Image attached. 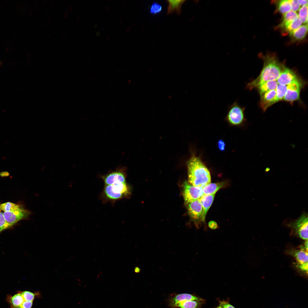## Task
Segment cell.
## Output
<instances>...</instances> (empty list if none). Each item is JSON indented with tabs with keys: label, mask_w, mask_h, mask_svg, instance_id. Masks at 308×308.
I'll return each mask as SVG.
<instances>
[{
	"label": "cell",
	"mask_w": 308,
	"mask_h": 308,
	"mask_svg": "<svg viewBox=\"0 0 308 308\" xmlns=\"http://www.w3.org/2000/svg\"><path fill=\"white\" fill-rule=\"evenodd\" d=\"M224 182L210 183L203 187V194L205 195L215 194L220 189L225 185Z\"/></svg>",
	"instance_id": "cell-18"
},
{
	"label": "cell",
	"mask_w": 308,
	"mask_h": 308,
	"mask_svg": "<svg viewBox=\"0 0 308 308\" xmlns=\"http://www.w3.org/2000/svg\"><path fill=\"white\" fill-rule=\"evenodd\" d=\"M278 85V83L277 80H270L261 84L257 88L261 96L268 91L276 90Z\"/></svg>",
	"instance_id": "cell-17"
},
{
	"label": "cell",
	"mask_w": 308,
	"mask_h": 308,
	"mask_svg": "<svg viewBox=\"0 0 308 308\" xmlns=\"http://www.w3.org/2000/svg\"><path fill=\"white\" fill-rule=\"evenodd\" d=\"M185 0H167L168 3L167 14H170L175 12L180 15L181 12V7Z\"/></svg>",
	"instance_id": "cell-16"
},
{
	"label": "cell",
	"mask_w": 308,
	"mask_h": 308,
	"mask_svg": "<svg viewBox=\"0 0 308 308\" xmlns=\"http://www.w3.org/2000/svg\"><path fill=\"white\" fill-rule=\"evenodd\" d=\"M127 169L125 167H119L116 170L102 176L105 185H111L117 182H126Z\"/></svg>",
	"instance_id": "cell-8"
},
{
	"label": "cell",
	"mask_w": 308,
	"mask_h": 308,
	"mask_svg": "<svg viewBox=\"0 0 308 308\" xmlns=\"http://www.w3.org/2000/svg\"><path fill=\"white\" fill-rule=\"evenodd\" d=\"M24 301L21 293L16 294L10 299V303L12 308H19Z\"/></svg>",
	"instance_id": "cell-22"
},
{
	"label": "cell",
	"mask_w": 308,
	"mask_h": 308,
	"mask_svg": "<svg viewBox=\"0 0 308 308\" xmlns=\"http://www.w3.org/2000/svg\"><path fill=\"white\" fill-rule=\"evenodd\" d=\"M302 85L299 79L287 85V90L282 100L290 102L299 100Z\"/></svg>",
	"instance_id": "cell-9"
},
{
	"label": "cell",
	"mask_w": 308,
	"mask_h": 308,
	"mask_svg": "<svg viewBox=\"0 0 308 308\" xmlns=\"http://www.w3.org/2000/svg\"><path fill=\"white\" fill-rule=\"evenodd\" d=\"M298 17L297 13L291 10L283 15V20L279 27L285 29L295 19Z\"/></svg>",
	"instance_id": "cell-19"
},
{
	"label": "cell",
	"mask_w": 308,
	"mask_h": 308,
	"mask_svg": "<svg viewBox=\"0 0 308 308\" xmlns=\"http://www.w3.org/2000/svg\"><path fill=\"white\" fill-rule=\"evenodd\" d=\"M299 80L294 72L285 67L277 80L278 84L288 85Z\"/></svg>",
	"instance_id": "cell-13"
},
{
	"label": "cell",
	"mask_w": 308,
	"mask_h": 308,
	"mask_svg": "<svg viewBox=\"0 0 308 308\" xmlns=\"http://www.w3.org/2000/svg\"><path fill=\"white\" fill-rule=\"evenodd\" d=\"M228 111L226 119L233 125H239L245 121L244 110L245 108L240 105L237 101H235L228 107Z\"/></svg>",
	"instance_id": "cell-4"
},
{
	"label": "cell",
	"mask_w": 308,
	"mask_h": 308,
	"mask_svg": "<svg viewBox=\"0 0 308 308\" xmlns=\"http://www.w3.org/2000/svg\"><path fill=\"white\" fill-rule=\"evenodd\" d=\"M218 146L220 151L224 150L225 147V144L224 142L222 139L219 140L218 143Z\"/></svg>",
	"instance_id": "cell-34"
},
{
	"label": "cell",
	"mask_w": 308,
	"mask_h": 308,
	"mask_svg": "<svg viewBox=\"0 0 308 308\" xmlns=\"http://www.w3.org/2000/svg\"><path fill=\"white\" fill-rule=\"evenodd\" d=\"M219 305L222 308H235L228 301H220Z\"/></svg>",
	"instance_id": "cell-32"
},
{
	"label": "cell",
	"mask_w": 308,
	"mask_h": 308,
	"mask_svg": "<svg viewBox=\"0 0 308 308\" xmlns=\"http://www.w3.org/2000/svg\"><path fill=\"white\" fill-rule=\"evenodd\" d=\"M302 23L301 21L298 17L295 19L285 29L286 32L289 33L290 34L299 27Z\"/></svg>",
	"instance_id": "cell-26"
},
{
	"label": "cell",
	"mask_w": 308,
	"mask_h": 308,
	"mask_svg": "<svg viewBox=\"0 0 308 308\" xmlns=\"http://www.w3.org/2000/svg\"><path fill=\"white\" fill-rule=\"evenodd\" d=\"M308 215L305 212L297 219L291 221L288 226L293 232L301 239L308 240Z\"/></svg>",
	"instance_id": "cell-5"
},
{
	"label": "cell",
	"mask_w": 308,
	"mask_h": 308,
	"mask_svg": "<svg viewBox=\"0 0 308 308\" xmlns=\"http://www.w3.org/2000/svg\"><path fill=\"white\" fill-rule=\"evenodd\" d=\"M187 205L188 213L191 218L194 221L201 220L202 208L199 199L189 203Z\"/></svg>",
	"instance_id": "cell-12"
},
{
	"label": "cell",
	"mask_w": 308,
	"mask_h": 308,
	"mask_svg": "<svg viewBox=\"0 0 308 308\" xmlns=\"http://www.w3.org/2000/svg\"><path fill=\"white\" fill-rule=\"evenodd\" d=\"M277 5L279 11L283 15L291 10L290 0L279 1Z\"/></svg>",
	"instance_id": "cell-23"
},
{
	"label": "cell",
	"mask_w": 308,
	"mask_h": 308,
	"mask_svg": "<svg viewBox=\"0 0 308 308\" xmlns=\"http://www.w3.org/2000/svg\"><path fill=\"white\" fill-rule=\"evenodd\" d=\"M187 165L189 183L203 187L211 183L210 172L200 158L192 157L187 161Z\"/></svg>",
	"instance_id": "cell-2"
},
{
	"label": "cell",
	"mask_w": 308,
	"mask_h": 308,
	"mask_svg": "<svg viewBox=\"0 0 308 308\" xmlns=\"http://www.w3.org/2000/svg\"><path fill=\"white\" fill-rule=\"evenodd\" d=\"M32 304V301H24L19 308H31Z\"/></svg>",
	"instance_id": "cell-33"
},
{
	"label": "cell",
	"mask_w": 308,
	"mask_h": 308,
	"mask_svg": "<svg viewBox=\"0 0 308 308\" xmlns=\"http://www.w3.org/2000/svg\"><path fill=\"white\" fill-rule=\"evenodd\" d=\"M196 300L186 301L177 303L174 308H199L201 302Z\"/></svg>",
	"instance_id": "cell-21"
},
{
	"label": "cell",
	"mask_w": 308,
	"mask_h": 308,
	"mask_svg": "<svg viewBox=\"0 0 308 308\" xmlns=\"http://www.w3.org/2000/svg\"><path fill=\"white\" fill-rule=\"evenodd\" d=\"M189 300L203 301V299L190 294L182 293L171 295L167 299V302L170 308H174L175 305L178 303Z\"/></svg>",
	"instance_id": "cell-11"
},
{
	"label": "cell",
	"mask_w": 308,
	"mask_h": 308,
	"mask_svg": "<svg viewBox=\"0 0 308 308\" xmlns=\"http://www.w3.org/2000/svg\"><path fill=\"white\" fill-rule=\"evenodd\" d=\"M162 10V6L157 2H154L151 6L150 12L151 14L156 15L159 13Z\"/></svg>",
	"instance_id": "cell-28"
},
{
	"label": "cell",
	"mask_w": 308,
	"mask_h": 308,
	"mask_svg": "<svg viewBox=\"0 0 308 308\" xmlns=\"http://www.w3.org/2000/svg\"><path fill=\"white\" fill-rule=\"evenodd\" d=\"M260 106L264 112L276 102V92L275 90L268 91L261 96Z\"/></svg>",
	"instance_id": "cell-14"
},
{
	"label": "cell",
	"mask_w": 308,
	"mask_h": 308,
	"mask_svg": "<svg viewBox=\"0 0 308 308\" xmlns=\"http://www.w3.org/2000/svg\"><path fill=\"white\" fill-rule=\"evenodd\" d=\"M216 308H222V307L220 305H219Z\"/></svg>",
	"instance_id": "cell-39"
},
{
	"label": "cell",
	"mask_w": 308,
	"mask_h": 308,
	"mask_svg": "<svg viewBox=\"0 0 308 308\" xmlns=\"http://www.w3.org/2000/svg\"><path fill=\"white\" fill-rule=\"evenodd\" d=\"M10 227L4 218L3 213L0 212V233Z\"/></svg>",
	"instance_id": "cell-29"
},
{
	"label": "cell",
	"mask_w": 308,
	"mask_h": 308,
	"mask_svg": "<svg viewBox=\"0 0 308 308\" xmlns=\"http://www.w3.org/2000/svg\"><path fill=\"white\" fill-rule=\"evenodd\" d=\"M307 29V25H301L289 35L294 39L297 40H301L306 36Z\"/></svg>",
	"instance_id": "cell-20"
},
{
	"label": "cell",
	"mask_w": 308,
	"mask_h": 308,
	"mask_svg": "<svg viewBox=\"0 0 308 308\" xmlns=\"http://www.w3.org/2000/svg\"><path fill=\"white\" fill-rule=\"evenodd\" d=\"M24 301H33L35 297L34 294L31 292L25 291L21 293Z\"/></svg>",
	"instance_id": "cell-30"
},
{
	"label": "cell",
	"mask_w": 308,
	"mask_h": 308,
	"mask_svg": "<svg viewBox=\"0 0 308 308\" xmlns=\"http://www.w3.org/2000/svg\"><path fill=\"white\" fill-rule=\"evenodd\" d=\"M208 226L211 229L215 230L218 228V225L217 223L214 221H210L208 223Z\"/></svg>",
	"instance_id": "cell-35"
},
{
	"label": "cell",
	"mask_w": 308,
	"mask_h": 308,
	"mask_svg": "<svg viewBox=\"0 0 308 308\" xmlns=\"http://www.w3.org/2000/svg\"><path fill=\"white\" fill-rule=\"evenodd\" d=\"M3 214L7 222L11 227L20 220L28 217L30 212L27 210L21 208L13 212H4Z\"/></svg>",
	"instance_id": "cell-10"
},
{
	"label": "cell",
	"mask_w": 308,
	"mask_h": 308,
	"mask_svg": "<svg viewBox=\"0 0 308 308\" xmlns=\"http://www.w3.org/2000/svg\"><path fill=\"white\" fill-rule=\"evenodd\" d=\"M0 205H0V210H1V208H0Z\"/></svg>",
	"instance_id": "cell-41"
},
{
	"label": "cell",
	"mask_w": 308,
	"mask_h": 308,
	"mask_svg": "<svg viewBox=\"0 0 308 308\" xmlns=\"http://www.w3.org/2000/svg\"><path fill=\"white\" fill-rule=\"evenodd\" d=\"M263 69L259 76L248 83L247 89L251 90L259 85L270 80H277L285 67L274 55H268L265 57Z\"/></svg>",
	"instance_id": "cell-1"
},
{
	"label": "cell",
	"mask_w": 308,
	"mask_h": 308,
	"mask_svg": "<svg viewBox=\"0 0 308 308\" xmlns=\"http://www.w3.org/2000/svg\"><path fill=\"white\" fill-rule=\"evenodd\" d=\"M291 10L296 12L299 10L300 5L297 0H290Z\"/></svg>",
	"instance_id": "cell-31"
},
{
	"label": "cell",
	"mask_w": 308,
	"mask_h": 308,
	"mask_svg": "<svg viewBox=\"0 0 308 308\" xmlns=\"http://www.w3.org/2000/svg\"><path fill=\"white\" fill-rule=\"evenodd\" d=\"M203 187L193 186L186 181L184 183L183 195L185 203H189L200 198L204 194Z\"/></svg>",
	"instance_id": "cell-7"
},
{
	"label": "cell",
	"mask_w": 308,
	"mask_h": 308,
	"mask_svg": "<svg viewBox=\"0 0 308 308\" xmlns=\"http://www.w3.org/2000/svg\"><path fill=\"white\" fill-rule=\"evenodd\" d=\"M2 62L0 61V66H1L2 65Z\"/></svg>",
	"instance_id": "cell-40"
},
{
	"label": "cell",
	"mask_w": 308,
	"mask_h": 308,
	"mask_svg": "<svg viewBox=\"0 0 308 308\" xmlns=\"http://www.w3.org/2000/svg\"><path fill=\"white\" fill-rule=\"evenodd\" d=\"M287 89V85L278 84L275 90L276 92V102L283 100L285 94Z\"/></svg>",
	"instance_id": "cell-25"
},
{
	"label": "cell",
	"mask_w": 308,
	"mask_h": 308,
	"mask_svg": "<svg viewBox=\"0 0 308 308\" xmlns=\"http://www.w3.org/2000/svg\"><path fill=\"white\" fill-rule=\"evenodd\" d=\"M0 208L4 212H12L17 210L21 208L19 205L8 202L1 204Z\"/></svg>",
	"instance_id": "cell-24"
},
{
	"label": "cell",
	"mask_w": 308,
	"mask_h": 308,
	"mask_svg": "<svg viewBox=\"0 0 308 308\" xmlns=\"http://www.w3.org/2000/svg\"><path fill=\"white\" fill-rule=\"evenodd\" d=\"M0 175L2 176H5L8 175L9 173L6 171L3 172L1 173L0 174Z\"/></svg>",
	"instance_id": "cell-37"
},
{
	"label": "cell",
	"mask_w": 308,
	"mask_h": 308,
	"mask_svg": "<svg viewBox=\"0 0 308 308\" xmlns=\"http://www.w3.org/2000/svg\"><path fill=\"white\" fill-rule=\"evenodd\" d=\"M287 254L294 258L297 268L305 274L308 273V251L302 249H291L286 251Z\"/></svg>",
	"instance_id": "cell-6"
},
{
	"label": "cell",
	"mask_w": 308,
	"mask_h": 308,
	"mask_svg": "<svg viewBox=\"0 0 308 308\" xmlns=\"http://www.w3.org/2000/svg\"><path fill=\"white\" fill-rule=\"evenodd\" d=\"M297 1L300 5L304 6L308 4V1L307 0H297Z\"/></svg>",
	"instance_id": "cell-36"
},
{
	"label": "cell",
	"mask_w": 308,
	"mask_h": 308,
	"mask_svg": "<svg viewBox=\"0 0 308 308\" xmlns=\"http://www.w3.org/2000/svg\"><path fill=\"white\" fill-rule=\"evenodd\" d=\"M140 271V269L138 267L136 268L135 269V271L136 273H139Z\"/></svg>",
	"instance_id": "cell-38"
},
{
	"label": "cell",
	"mask_w": 308,
	"mask_h": 308,
	"mask_svg": "<svg viewBox=\"0 0 308 308\" xmlns=\"http://www.w3.org/2000/svg\"><path fill=\"white\" fill-rule=\"evenodd\" d=\"M215 194L205 195L199 199L202 206V213L201 221L204 222L206 213L213 201Z\"/></svg>",
	"instance_id": "cell-15"
},
{
	"label": "cell",
	"mask_w": 308,
	"mask_h": 308,
	"mask_svg": "<svg viewBox=\"0 0 308 308\" xmlns=\"http://www.w3.org/2000/svg\"><path fill=\"white\" fill-rule=\"evenodd\" d=\"M104 193L107 198L115 200L130 196L131 191L126 182H117L111 185H105Z\"/></svg>",
	"instance_id": "cell-3"
},
{
	"label": "cell",
	"mask_w": 308,
	"mask_h": 308,
	"mask_svg": "<svg viewBox=\"0 0 308 308\" xmlns=\"http://www.w3.org/2000/svg\"><path fill=\"white\" fill-rule=\"evenodd\" d=\"M307 5L303 6L299 10V18L302 23L307 24Z\"/></svg>",
	"instance_id": "cell-27"
}]
</instances>
